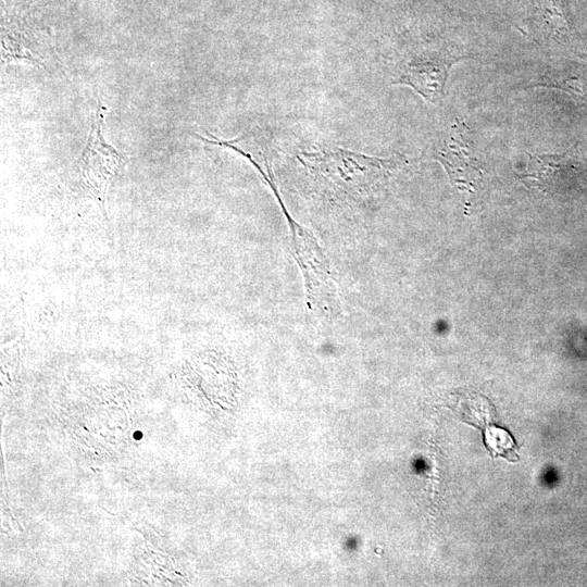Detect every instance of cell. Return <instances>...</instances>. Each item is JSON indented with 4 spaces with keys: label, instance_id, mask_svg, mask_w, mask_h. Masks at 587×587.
<instances>
[{
    "label": "cell",
    "instance_id": "obj_1",
    "mask_svg": "<svg viewBox=\"0 0 587 587\" xmlns=\"http://www.w3.org/2000/svg\"><path fill=\"white\" fill-rule=\"evenodd\" d=\"M297 159L327 195L341 200L377 191L404 163L401 155L384 159L342 148L301 152Z\"/></svg>",
    "mask_w": 587,
    "mask_h": 587
},
{
    "label": "cell",
    "instance_id": "obj_2",
    "mask_svg": "<svg viewBox=\"0 0 587 587\" xmlns=\"http://www.w3.org/2000/svg\"><path fill=\"white\" fill-rule=\"evenodd\" d=\"M288 223L294 257L301 270L310 311L320 319L333 320L340 311L329 263L314 236L294 220L279 203Z\"/></svg>",
    "mask_w": 587,
    "mask_h": 587
},
{
    "label": "cell",
    "instance_id": "obj_3",
    "mask_svg": "<svg viewBox=\"0 0 587 587\" xmlns=\"http://www.w3.org/2000/svg\"><path fill=\"white\" fill-rule=\"evenodd\" d=\"M107 110V107L98 104L86 146L78 161L80 183L85 191L97 202L105 218L108 188L127 163V158L103 138L102 127Z\"/></svg>",
    "mask_w": 587,
    "mask_h": 587
},
{
    "label": "cell",
    "instance_id": "obj_4",
    "mask_svg": "<svg viewBox=\"0 0 587 587\" xmlns=\"http://www.w3.org/2000/svg\"><path fill=\"white\" fill-rule=\"evenodd\" d=\"M462 58L450 49L424 51L403 65L392 84L407 85L428 102L437 103L444 96L450 67Z\"/></svg>",
    "mask_w": 587,
    "mask_h": 587
},
{
    "label": "cell",
    "instance_id": "obj_5",
    "mask_svg": "<svg viewBox=\"0 0 587 587\" xmlns=\"http://www.w3.org/2000/svg\"><path fill=\"white\" fill-rule=\"evenodd\" d=\"M434 158L446 168L450 179L461 190L473 191L483 172L473 157L467 128L453 125L434 147Z\"/></svg>",
    "mask_w": 587,
    "mask_h": 587
},
{
    "label": "cell",
    "instance_id": "obj_6",
    "mask_svg": "<svg viewBox=\"0 0 587 587\" xmlns=\"http://www.w3.org/2000/svg\"><path fill=\"white\" fill-rule=\"evenodd\" d=\"M574 159L570 152L560 154L528 155V163L519 179L527 188L550 193L561 189L574 172Z\"/></svg>",
    "mask_w": 587,
    "mask_h": 587
},
{
    "label": "cell",
    "instance_id": "obj_7",
    "mask_svg": "<svg viewBox=\"0 0 587 587\" xmlns=\"http://www.w3.org/2000/svg\"><path fill=\"white\" fill-rule=\"evenodd\" d=\"M538 27L557 37H565L570 32V21L562 0H532Z\"/></svg>",
    "mask_w": 587,
    "mask_h": 587
},
{
    "label": "cell",
    "instance_id": "obj_8",
    "mask_svg": "<svg viewBox=\"0 0 587 587\" xmlns=\"http://www.w3.org/2000/svg\"><path fill=\"white\" fill-rule=\"evenodd\" d=\"M485 442L487 447L495 453L510 458L513 453V438L504 429L496 426L488 427L485 432Z\"/></svg>",
    "mask_w": 587,
    "mask_h": 587
}]
</instances>
